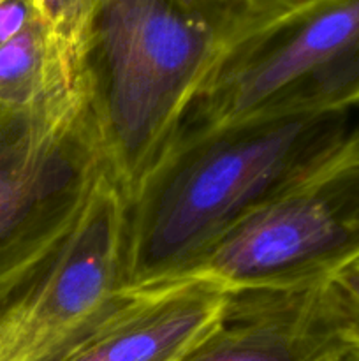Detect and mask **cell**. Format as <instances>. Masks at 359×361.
<instances>
[{
    "label": "cell",
    "mask_w": 359,
    "mask_h": 361,
    "mask_svg": "<svg viewBox=\"0 0 359 361\" xmlns=\"http://www.w3.org/2000/svg\"><path fill=\"white\" fill-rule=\"evenodd\" d=\"M359 109L263 116L180 137L127 200V284L185 277L231 229L347 143Z\"/></svg>",
    "instance_id": "6da1fadb"
},
{
    "label": "cell",
    "mask_w": 359,
    "mask_h": 361,
    "mask_svg": "<svg viewBox=\"0 0 359 361\" xmlns=\"http://www.w3.org/2000/svg\"><path fill=\"white\" fill-rule=\"evenodd\" d=\"M259 21L241 0H90L81 78L125 200L171 150L229 46Z\"/></svg>",
    "instance_id": "7a4b0ae2"
},
{
    "label": "cell",
    "mask_w": 359,
    "mask_h": 361,
    "mask_svg": "<svg viewBox=\"0 0 359 361\" xmlns=\"http://www.w3.org/2000/svg\"><path fill=\"white\" fill-rule=\"evenodd\" d=\"M344 109H359V0H313L252 25L229 46L176 140L243 120Z\"/></svg>",
    "instance_id": "3957f363"
},
{
    "label": "cell",
    "mask_w": 359,
    "mask_h": 361,
    "mask_svg": "<svg viewBox=\"0 0 359 361\" xmlns=\"http://www.w3.org/2000/svg\"><path fill=\"white\" fill-rule=\"evenodd\" d=\"M106 175L84 85L34 108L0 104V295L56 249Z\"/></svg>",
    "instance_id": "277c9868"
},
{
    "label": "cell",
    "mask_w": 359,
    "mask_h": 361,
    "mask_svg": "<svg viewBox=\"0 0 359 361\" xmlns=\"http://www.w3.org/2000/svg\"><path fill=\"white\" fill-rule=\"evenodd\" d=\"M355 261L359 123L347 143L239 222L189 275L229 291H306Z\"/></svg>",
    "instance_id": "5b68a950"
},
{
    "label": "cell",
    "mask_w": 359,
    "mask_h": 361,
    "mask_svg": "<svg viewBox=\"0 0 359 361\" xmlns=\"http://www.w3.org/2000/svg\"><path fill=\"white\" fill-rule=\"evenodd\" d=\"M127 291V200L106 175L56 249L0 295V361H58Z\"/></svg>",
    "instance_id": "8992f818"
},
{
    "label": "cell",
    "mask_w": 359,
    "mask_h": 361,
    "mask_svg": "<svg viewBox=\"0 0 359 361\" xmlns=\"http://www.w3.org/2000/svg\"><path fill=\"white\" fill-rule=\"evenodd\" d=\"M229 293L197 275L129 289L58 361H180L220 321Z\"/></svg>",
    "instance_id": "52a82bcc"
},
{
    "label": "cell",
    "mask_w": 359,
    "mask_h": 361,
    "mask_svg": "<svg viewBox=\"0 0 359 361\" xmlns=\"http://www.w3.org/2000/svg\"><path fill=\"white\" fill-rule=\"evenodd\" d=\"M341 344L324 286L231 291L220 321L180 361H322Z\"/></svg>",
    "instance_id": "ba28073f"
},
{
    "label": "cell",
    "mask_w": 359,
    "mask_h": 361,
    "mask_svg": "<svg viewBox=\"0 0 359 361\" xmlns=\"http://www.w3.org/2000/svg\"><path fill=\"white\" fill-rule=\"evenodd\" d=\"M83 87V78L39 14L0 46V104L34 108Z\"/></svg>",
    "instance_id": "9c48e42d"
},
{
    "label": "cell",
    "mask_w": 359,
    "mask_h": 361,
    "mask_svg": "<svg viewBox=\"0 0 359 361\" xmlns=\"http://www.w3.org/2000/svg\"><path fill=\"white\" fill-rule=\"evenodd\" d=\"M34 7L81 74L90 0H34Z\"/></svg>",
    "instance_id": "30bf717a"
},
{
    "label": "cell",
    "mask_w": 359,
    "mask_h": 361,
    "mask_svg": "<svg viewBox=\"0 0 359 361\" xmlns=\"http://www.w3.org/2000/svg\"><path fill=\"white\" fill-rule=\"evenodd\" d=\"M324 295L344 342L359 348V261L334 275Z\"/></svg>",
    "instance_id": "8fae6325"
},
{
    "label": "cell",
    "mask_w": 359,
    "mask_h": 361,
    "mask_svg": "<svg viewBox=\"0 0 359 361\" xmlns=\"http://www.w3.org/2000/svg\"><path fill=\"white\" fill-rule=\"evenodd\" d=\"M35 14L34 0H4L0 4V46L20 34Z\"/></svg>",
    "instance_id": "7c38bea8"
},
{
    "label": "cell",
    "mask_w": 359,
    "mask_h": 361,
    "mask_svg": "<svg viewBox=\"0 0 359 361\" xmlns=\"http://www.w3.org/2000/svg\"><path fill=\"white\" fill-rule=\"evenodd\" d=\"M241 2H245L257 16H260L263 20H270V18L305 6L313 0H241Z\"/></svg>",
    "instance_id": "4fadbf2b"
},
{
    "label": "cell",
    "mask_w": 359,
    "mask_h": 361,
    "mask_svg": "<svg viewBox=\"0 0 359 361\" xmlns=\"http://www.w3.org/2000/svg\"><path fill=\"white\" fill-rule=\"evenodd\" d=\"M322 361H359V348L351 344L338 345Z\"/></svg>",
    "instance_id": "5bb4252c"
},
{
    "label": "cell",
    "mask_w": 359,
    "mask_h": 361,
    "mask_svg": "<svg viewBox=\"0 0 359 361\" xmlns=\"http://www.w3.org/2000/svg\"><path fill=\"white\" fill-rule=\"evenodd\" d=\"M4 2V0H0V4H2Z\"/></svg>",
    "instance_id": "9a60e30c"
}]
</instances>
